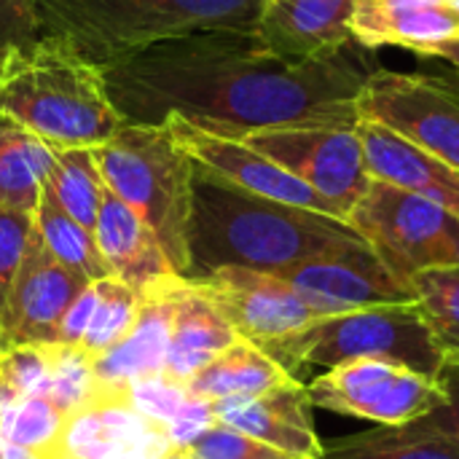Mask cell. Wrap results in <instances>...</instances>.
I'll return each mask as SVG.
<instances>
[{"instance_id":"6da1fadb","label":"cell","mask_w":459,"mask_h":459,"mask_svg":"<svg viewBox=\"0 0 459 459\" xmlns=\"http://www.w3.org/2000/svg\"><path fill=\"white\" fill-rule=\"evenodd\" d=\"M352 43L320 59H288L255 32L204 30L169 38L102 67L110 100L129 124L178 116L237 137L285 126H355L374 67Z\"/></svg>"},{"instance_id":"7a4b0ae2","label":"cell","mask_w":459,"mask_h":459,"mask_svg":"<svg viewBox=\"0 0 459 459\" xmlns=\"http://www.w3.org/2000/svg\"><path fill=\"white\" fill-rule=\"evenodd\" d=\"M368 245L350 221L272 202L196 167L191 212V277L221 266L282 272L301 261Z\"/></svg>"},{"instance_id":"3957f363","label":"cell","mask_w":459,"mask_h":459,"mask_svg":"<svg viewBox=\"0 0 459 459\" xmlns=\"http://www.w3.org/2000/svg\"><path fill=\"white\" fill-rule=\"evenodd\" d=\"M0 113L51 148H97L126 124L102 67L51 35L3 48Z\"/></svg>"},{"instance_id":"277c9868","label":"cell","mask_w":459,"mask_h":459,"mask_svg":"<svg viewBox=\"0 0 459 459\" xmlns=\"http://www.w3.org/2000/svg\"><path fill=\"white\" fill-rule=\"evenodd\" d=\"M264 0H22L35 35L70 43L97 67L204 30L255 32Z\"/></svg>"},{"instance_id":"5b68a950","label":"cell","mask_w":459,"mask_h":459,"mask_svg":"<svg viewBox=\"0 0 459 459\" xmlns=\"http://www.w3.org/2000/svg\"><path fill=\"white\" fill-rule=\"evenodd\" d=\"M105 186L126 202L159 239L172 272L191 277V212L196 164L169 124H124L94 148Z\"/></svg>"},{"instance_id":"8992f818","label":"cell","mask_w":459,"mask_h":459,"mask_svg":"<svg viewBox=\"0 0 459 459\" xmlns=\"http://www.w3.org/2000/svg\"><path fill=\"white\" fill-rule=\"evenodd\" d=\"M261 350L293 379H299L301 368H333L358 358L393 360L438 379L446 363L417 301L315 317L304 328L269 342Z\"/></svg>"},{"instance_id":"52a82bcc","label":"cell","mask_w":459,"mask_h":459,"mask_svg":"<svg viewBox=\"0 0 459 459\" xmlns=\"http://www.w3.org/2000/svg\"><path fill=\"white\" fill-rule=\"evenodd\" d=\"M347 221L406 285L420 272L459 266V215L428 196L371 180Z\"/></svg>"},{"instance_id":"ba28073f","label":"cell","mask_w":459,"mask_h":459,"mask_svg":"<svg viewBox=\"0 0 459 459\" xmlns=\"http://www.w3.org/2000/svg\"><path fill=\"white\" fill-rule=\"evenodd\" d=\"M307 395L312 406L379 428H403L444 403L438 379L382 358L339 363L309 382Z\"/></svg>"},{"instance_id":"9c48e42d","label":"cell","mask_w":459,"mask_h":459,"mask_svg":"<svg viewBox=\"0 0 459 459\" xmlns=\"http://www.w3.org/2000/svg\"><path fill=\"white\" fill-rule=\"evenodd\" d=\"M358 116L401 132L459 172V86L452 81L377 67L358 97Z\"/></svg>"},{"instance_id":"30bf717a","label":"cell","mask_w":459,"mask_h":459,"mask_svg":"<svg viewBox=\"0 0 459 459\" xmlns=\"http://www.w3.org/2000/svg\"><path fill=\"white\" fill-rule=\"evenodd\" d=\"M242 143L315 188L339 218H350L371 178L355 126H285L245 134Z\"/></svg>"},{"instance_id":"8fae6325","label":"cell","mask_w":459,"mask_h":459,"mask_svg":"<svg viewBox=\"0 0 459 459\" xmlns=\"http://www.w3.org/2000/svg\"><path fill=\"white\" fill-rule=\"evenodd\" d=\"M274 274L299 293L315 317L417 301L414 288L401 282L368 245L317 255Z\"/></svg>"},{"instance_id":"7c38bea8","label":"cell","mask_w":459,"mask_h":459,"mask_svg":"<svg viewBox=\"0 0 459 459\" xmlns=\"http://www.w3.org/2000/svg\"><path fill=\"white\" fill-rule=\"evenodd\" d=\"M191 282L231 323L239 339L255 347H266L315 320L299 293L272 272L221 266Z\"/></svg>"},{"instance_id":"4fadbf2b","label":"cell","mask_w":459,"mask_h":459,"mask_svg":"<svg viewBox=\"0 0 459 459\" xmlns=\"http://www.w3.org/2000/svg\"><path fill=\"white\" fill-rule=\"evenodd\" d=\"M164 121L169 124L178 143L188 151L194 164L212 172L215 178H221L242 191H250L255 196L272 199V202H282V204H293V207H304V210H315V212L339 218V212L315 188H309L290 169H285L274 159L264 156L261 151L250 148L247 143L199 129L178 116H167Z\"/></svg>"},{"instance_id":"5bb4252c","label":"cell","mask_w":459,"mask_h":459,"mask_svg":"<svg viewBox=\"0 0 459 459\" xmlns=\"http://www.w3.org/2000/svg\"><path fill=\"white\" fill-rule=\"evenodd\" d=\"M169 455L167 430L132 409L124 393L100 387V398L65 414L51 446L40 459H108L116 455Z\"/></svg>"},{"instance_id":"9a60e30c","label":"cell","mask_w":459,"mask_h":459,"mask_svg":"<svg viewBox=\"0 0 459 459\" xmlns=\"http://www.w3.org/2000/svg\"><path fill=\"white\" fill-rule=\"evenodd\" d=\"M86 285L89 280L56 261L32 229L3 323L8 344H56L59 323Z\"/></svg>"},{"instance_id":"2e32d148","label":"cell","mask_w":459,"mask_h":459,"mask_svg":"<svg viewBox=\"0 0 459 459\" xmlns=\"http://www.w3.org/2000/svg\"><path fill=\"white\" fill-rule=\"evenodd\" d=\"M178 274H167L140 290V312L132 331L110 350L91 358L94 379L108 393H124L134 382L164 377L175 304H178Z\"/></svg>"},{"instance_id":"e0dca14e","label":"cell","mask_w":459,"mask_h":459,"mask_svg":"<svg viewBox=\"0 0 459 459\" xmlns=\"http://www.w3.org/2000/svg\"><path fill=\"white\" fill-rule=\"evenodd\" d=\"M350 32L360 48H406L436 56L459 40V0H355Z\"/></svg>"},{"instance_id":"ac0fdd59","label":"cell","mask_w":459,"mask_h":459,"mask_svg":"<svg viewBox=\"0 0 459 459\" xmlns=\"http://www.w3.org/2000/svg\"><path fill=\"white\" fill-rule=\"evenodd\" d=\"M215 422L253 436L293 459H320L323 444L312 422V401L307 385L288 379L250 398H229L212 403Z\"/></svg>"},{"instance_id":"d6986e66","label":"cell","mask_w":459,"mask_h":459,"mask_svg":"<svg viewBox=\"0 0 459 459\" xmlns=\"http://www.w3.org/2000/svg\"><path fill=\"white\" fill-rule=\"evenodd\" d=\"M355 132L371 180L428 196L459 215V172L449 164L379 121L358 118Z\"/></svg>"},{"instance_id":"ffe728a7","label":"cell","mask_w":459,"mask_h":459,"mask_svg":"<svg viewBox=\"0 0 459 459\" xmlns=\"http://www.w3.org/2000/svg\"><path fill=\"white\" fill-rule=\"evenodd\" d=\"M355 0H264L255 35L288 59H320L352 46Z\"/></svg>"},{"instance_id":"44dd1931","label":"cell","mask_w":459,"mask_h":459,"mask_svg":"<svg viewBox=\"0 0 459 459\" xmlns=\"http://www.w3.org/2000/svg\"><path fill=\"white\" fill-rule=\"evenodd\" d=\"M94 239L110 274L134 290H145L156 280L175 274L153 231L108 186L100 199Z\"/></svg>"},{"instance_id":"7402d4cb","label":"cell","mask_w":459,"mask_h":459,"mask_svg":"<svg viewBox=\"0 0 459 459\" xmlns=\"http://www.w3.org/2000/svg\"><path fill=\"white\" fill-rule=\"evenodd\" d=\"M237 342L239 333L231 328V323L191 280L183 277L178 288L164 377L175 385H186L202 366Z\"/></svg>"},{"instance_id":"603a6c76","label":"cell","mask_w":459,"mask_h":459,"mask_svg":"<svg viewBox=\"0 0 459 459\" xmlns=\"http://www.w3.org/2000/svg\"><path fill=\"white\" fill-rule=\"evenodd\" d=\"M293 379L277 360H272L261 347L239 339L221 355H215L207 366H202L183 387L191 398L199 401H229V398H250L266 393L282 382Z\"/></svg>"},{"instance_id":"cb8c5ba5","label":"cell","mask_w":459,"mask_h":459,"mask_svg":"<svg viewBox=\"0 0 459 459\" xmlns=\"http://www.w3.org/2000/svg\"><path fill=\"white\" fill-rule=\"evenodd\" d=\"M54 164V148L0 113V204L35 212Z\"/></svg>"},{"instance_id":"d4e9b609","label":"cell","mask_w":459,"mask_h":459,"mask_svg":"<svg viewBox=\"0 0 459 459\" xmlns=\"http://www.w3.org/2000/svg\"><path fill=\"white\" fill-rule=\"evenodd\" d=\"M32 221H35V231L46 242L51 255L56 261H62L67 269L83 274L89 282L113 277L110 266L105 264V258H102V253L97 247L94 231H89L73 215H67L65 207L46 188V183H43V191H40V202H38V207L32 212Z\"/></svg>"},{"instance_id":"484cf974","label":"cell","mask_w":459,"mask_h":459,"mask_svg":"<svg viewBox=\"0 0 459 459\" xmlns=\"http://www.w3.org/2000/svg\"><path fill=\"white\" fill-rule=\"evenodd\" d=\"M320 459H459V446L409 422L342 438L323 449Z\"/></svg>"},{"instance_id":"4316f807","label":"cell","mask_w":459,"mask_h":459,"mask_svg":"<svg viewBox=\"0 0 459 459\" xmlns=\"http://www.w3.org/2000/svg\"><path fill=\"white\" fill-rule=\"evenodd\" d=\"M46 188L81 226L94 231L105 180L94 148H54V164Z\"/></svg>"},{"instance_id":"83f0119b","label":"cell","mask_w":459,"mask_h":459,"mask_svg":"<svg viewBox=\"0 0 459 459\" xmlns=\"http://www.w3.org/2000/svg\"><path fill=\"white\" fill-rule=\"evenodd\" d=\"M411 288L444 358L459 360V266L420 272Z\"/></svg>"},{"instance_id":"f1b7e54d","label":"cell","mask_w":459,"mask_h":459,"mask_svg":"<svg viewBox=\"0 0 459 459\" xmlns=\"http://www.w3.org/2000/svg\"><path fill=\"white\" fill-rule=\"evenodd\" d=\"M137 312H140V290L121 282L118 277L97 280V307L86 328V336L78 347L86 355H100L110 350L132 331Z\"/></svg>"},{"instance_id":"f546056e","label":"cell","mask_w":459,"mask_h":459,"mask_svg":"<svg viewBox=\"0 0 459 459\" xmlns=\"http://www.w3.org/2000/svg\"><path fill=\"white\" fill-rule=\"evenodd\" d=\"M51 350V371L43 398L59 411L70 414L100 398V385L91 371V358L81 347L48 344Z\"/></svg>"},{"instance_id":"4dcf8cb0","label":"cell","mask_w":459,"mask_h":459,"mask_svg":"<svg viewBox=\"0 0 459 459\" xmlns=\"http://www.w3.org/2000/svg\"><path fill=\"white\" fill-rule=\"evenodd\" d=\"M65 414H59L46 398L32 395L22 398L5 414H0V433L5 444L27 449L32 455H43L59 433Z\"/></svg>"},{"instance_id":"1f68e13d","label":"cell","mask_w":459,"mask_h":459,"mask_svg":"<svg viewBox=\"0 0 459 459\" xmlns=\"http://www.w3.org/2000/svg\"><path fill=\"white\" fill-rule=\"evenodd\" d=\"M51 371L48 344H11L0 355V382L11 387L19 398H32L46 393Z\"/></svg>"},{"instance_id":"d6a6232c","label":"cell","mask_w":459,"mask_h":459,"mask_svg":"<svg viewBox=\"0 0 459 459\" xmlns=\"http://www.w3.org/2000/svg\"><path fill=\"white\" fill-rule=\"evenodd\" d=\"M180 452L191 459H293L277 452L274 446H269L253 436H245L229 425H221V422L202 430Z\"/></svg>"},{"instance_id":"836d02e7","label":"cell","mask_w":459,"mask_h":459,"mask_svg":"<svg viewBox=\"0 0 459 459\" xmlns=\"http://www.w3.org/2000/svg\"><path fill=\"white\" fill-rule=\"evenodd\" d=\"M32 229H35L32 212H22L0 204V325L5 323L11 288L19 274L22 258L27 253Z\"/></svg>"},{"instance_id":"e575fe53","label":"cell","mask_w":459,"mask_h":459,"mask_svg":"<svg viewBox=\"0 0 459 459\" xmlns=\"http://www.w3.org/2000/svg\"><path fill=\"white\" fill-rule=\"evenodd\" d=\"M124 398L132 409H137L143 417L153 420L167 430V425L178 417V411L188 401V393L183 385H175L167 377H151L126 387Z\"/></svg>"},{"instance_id":"d590c367","label":"cell","mask_w":459,"mask_h":459,"mask_svg":"<svg viewBox=\"0 0 459 459\" xmlns=\"http://www.w3.org/2000/svg\"><path fill=\"white\" fill-rule=\"evenodd\" d=\"M438 382L444 387V403L430 414L414 420V425L459 446V360L444 363Z\"/></svg>"},{"instance_id":"8d00e7d4","label":"cell","mask_w":459,"mask_h":459,"mask_svg":"<svg viewBox=\"0 0 459 459\" xmlns=\"http://www.w3.org/2000/svg\"><path fill=\"white\" fill-rule=\"evenodd\" d=\"M94 307H97V282H89L81 290V296L70 304V309L65 312V317L59 323V331H56V344L78 347L83 342V336H86Z\"/></svg>"},{"instance_id":"74e56055","label":"cell","mask_w":459,"mask_h":459,"mask_svg":"<svg viewBox=\"0 0 459 459\" xmlns=\"http://www.w3.org/2000/svg\"><path fill=\"white\" fill-rule=\"evenodd\" d=\"M436 56L446 59L449 65H455V67L459 70V40H455V43H446V46H441V48L436 51Z\"/></svg>"},{"instance_id":"f35d334b","label":"cell","mask_w":459,"mask_h":459,"mask_svg":"<svg viewBox=\"0 0 459 459\" xmlns=\"http://www.w3.org/2000/svg\"><path fill=\"white\" fill-rule=\"evenodd\" d=\"M3 459H40L38 455H32V452H27V449H19V446H5V452H3Z\"/></svg>"},{"instance_id":"ab89813d","label":"cell","mask_w":459,"mask_h":459,"mask_svg":"<svg viewBox=\"0 0 459 459\" xmlns=\"http://www.w3.org/2000/svg\"><path fill=\"white\" fill-rule=\"evenodd\" d=\"M108 459H161L159 455H148V452H134V455H116Z\"/></svg>"},{"instance_id":"60d3db41","label":"cell","mask_w":459,"mask_h":459,"mask_svg":"<svg viewBox=\"0 0 459 459\" xmlns=\"http://www.w3.org/2000/svg\"><path fill=\"white\" fill-rule=\"evenodd\" d=\"M8 347H11V344H8V336H5V331H3V325H0V355H3Z\"/></svg>"},{"instance_id":"b9f144b4","label":"cell","mask_w":459,"mask_h":459,"mask_svg":"<svg viewBox=\"0 0 459 459\" xmlns=\"http://www.w3.org/2000/svg\"><path fill=\"white\" fill-rule=\"evenodd\" d=\"M161 459H191V457H188V455H183L180 449H172L169 455H164V457H161Z\"/></svg>"},{"instance_id":"7bdbcfd3","label":"cell","mask_w":459,"mask_h":459,"mask_svg":"<svg viewBox=\"0 0 459 459\" xmlns=\"http://www.w3.org/2000/svg\"><path fill=\"white\" fill-rule=\"evenodd\" d=\"M5 446H8V444H5V438H3V433H0V459H3V452H5Z\"/></svg>"},{"instance_id":"ee69618b","label":"cell","mask_w":459,"mask_h":459,"mask_svg":"<svg viewBox=\"0 0 459 459\" xmlns=\"http://www.w3.org/2000/svg\"><path fill=\"white\" fill-rule=\"evenodd\" d=\"M0 56H3V48H0Z\"/></svg>"}]
</instances>
